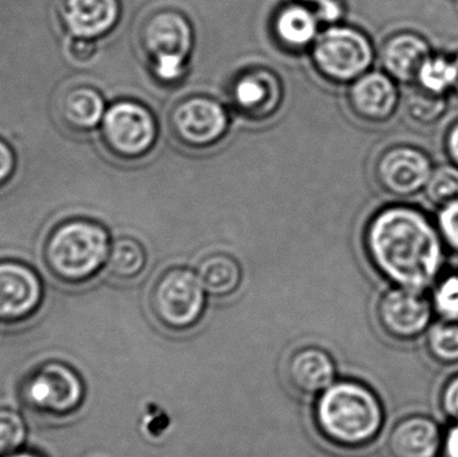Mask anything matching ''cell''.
Returning a JSON list of instances; mask_svg holds the SVG:
<instances>
[{"label":"cell","mask_w":458,"mask_h":457,"mask_svg":"<svg viewBox=\"0 0 458 457\" xmlns=\"http://www.w3.org/2000/svg\"><path fill=\"white\" fill-rule=\"evenodd\" d=\"M363 246L371 267L390 286L429 292L445 271L446 247L435 220L408 204H393L373 215Z\"/></svg>","instance_id":"cell-1"},{"label":"cell","mask_w":458,"mask_h":457,"mask_svg":"<svg viewBox=\"0 0 458 457\" xmlns=\"http://www.w3.org/2000/svg\"><path fill=\"white\" fill-rule=\"evenodd\" d=\"M386 421L384 402L362 381L339 380L318 396L314 423L334 447L358 451L373 444Z\"/></svg>","instance_id":"cell-2"},{"label":"cell","mask_w":458,"mask_h":457,"mask_svg":"<svg viewBox=\"0 0 458 457\" xmlns=\"http://www.w3.org/2000/svg\"><path fill=\"white\" fill-rule=\"evenodd\" d=\"M110 247L109 233L101 224L72 220L48 239L46 267L61 284L80 286L90 282L106 266Z\"/></svg>","instance_id":"cell-3"},{"label":"cell","mask_w":458,"mask_h":457,"mask_svg":"<svg viewBox=\"0 0 458 457\" xmlns=\"http://www.w3.org/2000/svg\"><path fill=\"white\" fill-rule=\"evenodd\" d=\"M18 399L32 416L64 420L82 408L86 386L74 368L50 360L35 365L23 376L18 385Z\"/></svg>","instance_id":"cell-4"},{"label":"cell","mask_w":458,"mask_h":457,"mask_svg":"<svg viewBox=\"0 0 458 457\" xmlns=\"http://www.w3.org/2000/svg\"><path fill=\"white\" fill-rule=\"evenodd\" d=\"M311 58L320 77L328 82L350 85L370 72L376 50L370 38L360 29L336 24L318 35Z\"/></svg>","instance_id":"cell-5"},{"label":"cell","mask_w":458,"mask_h":457,"mask_svg":"<svg viewBox=\"0 0 458 457\" xmlns=\"http://www.w3.org/2000/svg\"><path fill=\"white\" fill-rule=\"evenodd\" d=\"M206 294L198 274L185 267L169 268L150 290V311L164 329L188 332L203 318Z\"/></svg>","instance_id":"cell-6"},{"label":"cell","mask_w":458,"mask_h":457,"mask_svg":"<svg viewBox=\"0 0 458 457\" xmlns=\"http://www.w3.org/2000/svg\"><path fill=\"white\" fill-rule=\"evenodd\" d=\"M102 140L107 149L123 160H139L152 152L158 128L153 113L141 102L118 101L105 113Z\"/></svg>","instance_id":"cell-7"},{"label":"cell","mask_w":458,"mask_h":457,"mask_svg":"<svg viewBox=\"0 0 458 457\" xmlns=\"http://www.w3.org/2000/svg\"><path fill=\"white\" fill-rule=\"evenodd\" d=\"M376 317L381 332L401 343L421 340L436 321L428 292L395 286H390L379 297Z\"/></svg>","instance_id":"cell-8"},{"label":"cell","mask_w":458,"mask_h":457,"mask_svg":"<svg viewBox=\"0 0 458 457\" xmlns=\"http://www.w3.org/2000/svg\"><path fill=\"white\" fill-rule=\"evenodd\" d=\"M174 139L190 149H208L222 142L229 128L228 112L216 99L196 96L174 105L169 115Z\"/></svg>","instance_id":"cell-9"},{"label":"cell","mask_w":458,"mask_h":457,"mask_svg":"<svg viewBox=\"0 0 458 457\" xmlns=\"http://www.w3.org/2000/svg\"><path fill=\"white\" fill-rule=\"evenodd\" d=\"M433 168L432 158L425 150L398 144L378 156L374 176L385 193L403 200L424 193Z\"/></svg>","instance_id":"cell-10"},{"label":"cell","mask_w":458,"mask_h":457,"mask_svg":"<svg viewBox=\"0 0 458 457\" xmlns=\"http://www.w3.org/2000/svg\"><path fill=\"white\" fill-rule=\"evenodd\" d=\"M45 300L39 275L13 260L0 262V322L8 326L26 324L37 316Z\"/></svg>","instance_id":"cell-11"},{"label":"cell","mask_w":458,"mask_h":457,"mask_svg":"<svg viewBox=\"0 0 458 457\" xmlns=\"http://www.w3.org/2000/svg\"><path fill=\"white\" fill-rule=\"evenodd\" d=\"M229 104L248 120L272 117L283 101V86L268 69H247L239 72L228 89Z\"/></svg>","instance_id":"cell-12"},{"label":"cell","mask_w":458,"mask_h":457,"mask_svg":"<svg viewBox=\"0 0 458 457\" xmlns=\"http://www.w3.org/2000/svg\"><path fill=\"white\" fill-rule=\"evenodd\" d=\"M398 83L385 72H370L350 83L347 106L352 115L370 125L389 123L400 109Z\"/></svg>","instance_id":"cell-13"},{"label":"cell","mask_w":458,"mask_h":457,"mask_svg":"<svg viewBox=\"0 0 458 457\" xmlns=\"http://www.w3.org/2000/svg\"><path fill=\"white\" fill-rule=\"evenodd\" d=\"M140 42L150 62L166 56L188 61L193 48L192 26L177 11H158L145 21L140 31Z\"/></svg>","instance_id":"cell-14"},{"label":"cell","mask_w":458,"mask_h":457,"mask_svg":"<svg viewBox=\"0 0 458 457\" xmlns=\"http://www.w3.org/2000/svg\"><path fill=\"white\" fill-rule=\"evenodd\" d=\"M444 428L432 416L411 413L390 429L385 443L389 457H440Z\"/></svg>","instance_id":"cell-15"},{"label":"cell","mask_w":458,"mask_h":457,"mask_svg":"<svg viewBox=\"0 0 458 457\" xmlns=\"http://www.w3.org/2000/svg\"><path fill=\"white\" fill-rule=\"evenodd\" d=\"M430 43L424 35L414 31H400L390 35L379 50L382 72L398 85L416 83L422 64L432 55Z\"/></svg>","instance_id":"cell-16"},{"label":"cell","mask_w":458,"mask_h":457,"mask_svg":"<svg viewBox=\"0 0 458 457\" xmlns=\"http://www.w3.org/2000/svg\"><path fill=\"white\" fill-rule=\"evenodd\" d=\"M333 357L318 346H306L293 351L285 364V380L295 394L304 397L319 396L335 378Z\"/></svg>","instance_id":"cell-17"},{"label":"cell","mask_w":458,"mask_h":457,"mask_svg":"<svg viewBox=\"0 0 458 457\" xmlns=\"http://www.w3.org/2000/svg\"><path fill=\"white\" fill-rule=\"evenodd\" d=\"M120 18L118 0H67L64 19L72 37L96 39L107 34Z\"/></svg>","instance_id":"cell-18"},{"label":"cell","mask_w":458,"mask_h":457,"mask_svg":"<svg viewBox=\"0 0 458 457\" xmlns=\"http://www.w3.org/2000/svg\"><path fill=\"white\" fill-rule=\"evenodd\" d=\"M318 27L314 11L303 3H293L277 11L272 21V35L283 50L298 54L312 47L319 35Z\"/></svg>","instance_id":"cell-19"},{"label":"cell","mask_w":458,"mask_h":457,"mask_svg":"<svg viewBox=\"0 0 458 457\" xmlns=\"http://www.w3.org/2000/svg\"><path fill=\"white\" fill-rule=\"evenodd\" d=\"M198 276L207 294L227 298L239 290L242 281L240 263L225 252L207 255L198 266Z\"/></svg>","instance_id":"cell-20"},{"label":"cell","mask_w":458,"mask_h":457,"mask_svg":"<svg viewBox=\"0 0 458 457\" xmlns=\"http://www.w3.org/2000/svg\"><path fill=\"white\" fill-rule=\"evenodd\" d=\"M61 113L64 120L72 128L90 131L102 123L106 110L98 91L91 88H77L64 94Z\"/></svg>","instance_id":"cell-21"},{"label":"cell","mask_w":458,"mask_h":457,"mask_svg":"<svg viewBox=\"0 0 458 457\" xmlns=\"http://www.w3.org/2000/svg\"><path fill=\"white\" fill-rule=\"evenodd\" d=\"M147 263L145 247L137 239L120 238L113 241L105 267L115 281L131 282L144 273Z\"/></svg>","instance_id":"cell-22"},{"label":"cell","mask_w":458,"mask_h":457,"mask_svg":"<svg viewBox=\"0 0 458 457\" xmlns=\"http://www.w3.org/2000/svg\"><path fill=\"white\" fill-rule=\"evenodd\" d=\"M424 340L425 351L435 364L458 367V319L436 318Z\"/></svg>","instance_id":"cell-23"},{"label":"cell","mask_w":458,"mask_h":457,"mask_svg":"<svg viewBox=\"0 0 458 457\" xmlns=\"http://www.w3.org/2000/svg\"><path fill=\"white\" fill-rule=\"evenodd\" d=\"M454 58L433 53L422 64L413 86L435 96L449 97L454 93Z\"/></svg>","instance_id":"cell-24"},{"label":"cell","mask_w":458,"mask_h":457,"mask_svg":"<svg viewBox=\"0 0 458 457\" xmlns=\"http://www.w3.org/2000/svg\"><path fill=\"white\" fill-rule=\"evenodd\" d=\"M406 114L417 125L432 126L440 123L449 110L448 97L435 96L414 86L406 96Z\"/></svg>","instance_id":"cell-25"},{"label":"cell","mask_w":458,"mask_h":457,"mask_svg":"<svg viewBox=\"0 0 458 457\" xmlns=\"http://www.w3.org/2000/svg\"><path fill=\"white\" fill-rule=\"evenodd\" d=\"M425 198L433 206L440 207L458 200V166L452 163L433 168L424 190Z\"/></svg>","instance_id":"cell-26"},{"label":"cell","mask_w":458,"mask_h":457,"mask_svg":"<svg viewBox=\"0 0 458 457\" xmlns=\"http://www.w3.org/2000/svg\"><path fill=\"white\" fill-rule=\"evenodd\" d=\"M436 318L458 319V273L444 271L429 292Z\"/></svg>","instance_id":"cell-27"},{"label":"cell","mask_w":458,"mask_h":457,"mask_svg":"<svg viewBox=\"0 0 458 457\" xmlns=\"http://www.w3.org/2000/svg\"><path fill=\"white\" fill-rule=\"evenodd\" d=\"M27 428L23 418L11 408L0 407V456L21 450Z\"/></svg>","instance_id":"cell-28"},{"label":"cell","mask_w":458,"mask_h":457,"mask_svg":"<svg viewBox=\"0 0 458 457\" xmlns=\"http://www.w3.org/2000/svg\"><path fill=\"white\" fill-rule=\"evenodd\" d=\"M435 223L444 246L458 255V200L437 208Z\"/></svg>","instance_id":"cell-29"},{"label":"cell","mask_w":458,"mask_h":457,"mask_svg":"<svg viewBox=\"0 0 458 457\" xmlns=\"http://www.w3.org/2000/svg\"><path fill=\"white\" fill-rule=\"evenodd\" d=\"M153 75L158 82L177 83L187 74V59L176 58V56H166V58L155 59L150 62Z\"/></svg>","instance_id":"cell-30"},{"label":"cell","mask_w":458,"mask_h":457,"mask_svg":"<svg viewBox=\"0 0 458 457\" xmlns=\"http://www.w3.org/2000/svg\"><path fill=\"white\" fill-rule=\"evenodd\" d=\"M438 407L449 423L458 421V373L451 376L441 386Z\"/></svg>","instance_id":"cell-31"},{"label":"cell","mask_w":458,"mask_h":457,"mask_svg":"<svg viewBox=\"0 0 458 457\" xmlns=\"http://www.w3.org/2000/svg\"><path fill=\"white\" fill-rule=\"evenodd\" d=\"M315 5V15L319 24L327 27L336 26L344 15V3L341 0H320Z\"/></svg>","instance_id":"cell-32"},{"label":"cell","mask_w":458,"mask_h":457,"mask_svg":"<svg viewBox=\"0 0 458 457\" xmlns=\"http://www.w3.org/2000/svg\"><path fill=\"white\" fill-rule=\"evenodd\" d=\"M69 55L75 61L85 62L93 58L97 53V45L93 39L72 37L69 40Z\"/></svg>","instance_id":"cell-33"},{"label":"cell","mask_w":458,"mask_h":457,"mask_svg":"<svg viewBox=\"0 0 458 457\" xmlns=\"http://www.w3.org/2000/svg\"><path fill=\"white\" fill-rule=\"evenodd\" d=\"M440 457H458V421H452L444 428Z\"/></svg>","instance_id":"cell-34"},{"label":"cell","mask_w":458,"mask_h":457,"mask_svg":"<svg viewBox=\"0 0 458 457\" xmlns=\"http://www.w3.org/2000/svg\"><path fill=\"white\" fill-rule=\"evenodd\" d=\"M444 148H445L449 163L458 166V120L449 126L444 140Z\"/></svg>","instance_id":"cell-35"},{"label":"cell","mask_w":458,"mask_h":457,"mask_svg":"<svg viewBox=\"0 0 458 457\" xmlns=\"http://www.w3.org/2000/svg\"><path fill=\"white\" fill-rule=\"evenodd\" d=\"M13 169V155L10 147L0 141V184L10 176Z\"/></svg>","instance_id":"cell-36"},{"label":"cell","mask_w":458,"mask_h":457,"mask_svg":"<svg viewBox=\"0 0 458 457\" xmlns=\"http://www.w3.org/2000/svg\"><path fill=\"white\" fill-rule=\"evenodd\" d=\"M3 457H45L40 453H35V451L19 450L16 453H10Z\"/></svg>","instance_id":"cell-37"},{"label":"cell","mask_w":458,"mask_h":457,"mask_svg":"<svg viewBox=\"0 0 458 457\" xmlns=\"http://www.w3.org/2000/svg\"><path fill=\"white\" fill-rule=\"evenodd\" d=\"M454 70H456V80H454V94L458 97V54L454 56Z\"/></svg>","instance_id":"cell-38"},{"label":"cell","mask_w":458,"mask_h":457,"mask_svg":"<svg viewBox=\"0 0 458 457\" xmlns=\"http://www.w3.org/2000/svg\"><path fill=\"white\" fill-rule=\"evenodd\" d=\"M299 2L303 3V4H306V3H309V4H317L320 0H299Z\"/></svg>","instance_id":"cell-39"}]
</instances>
